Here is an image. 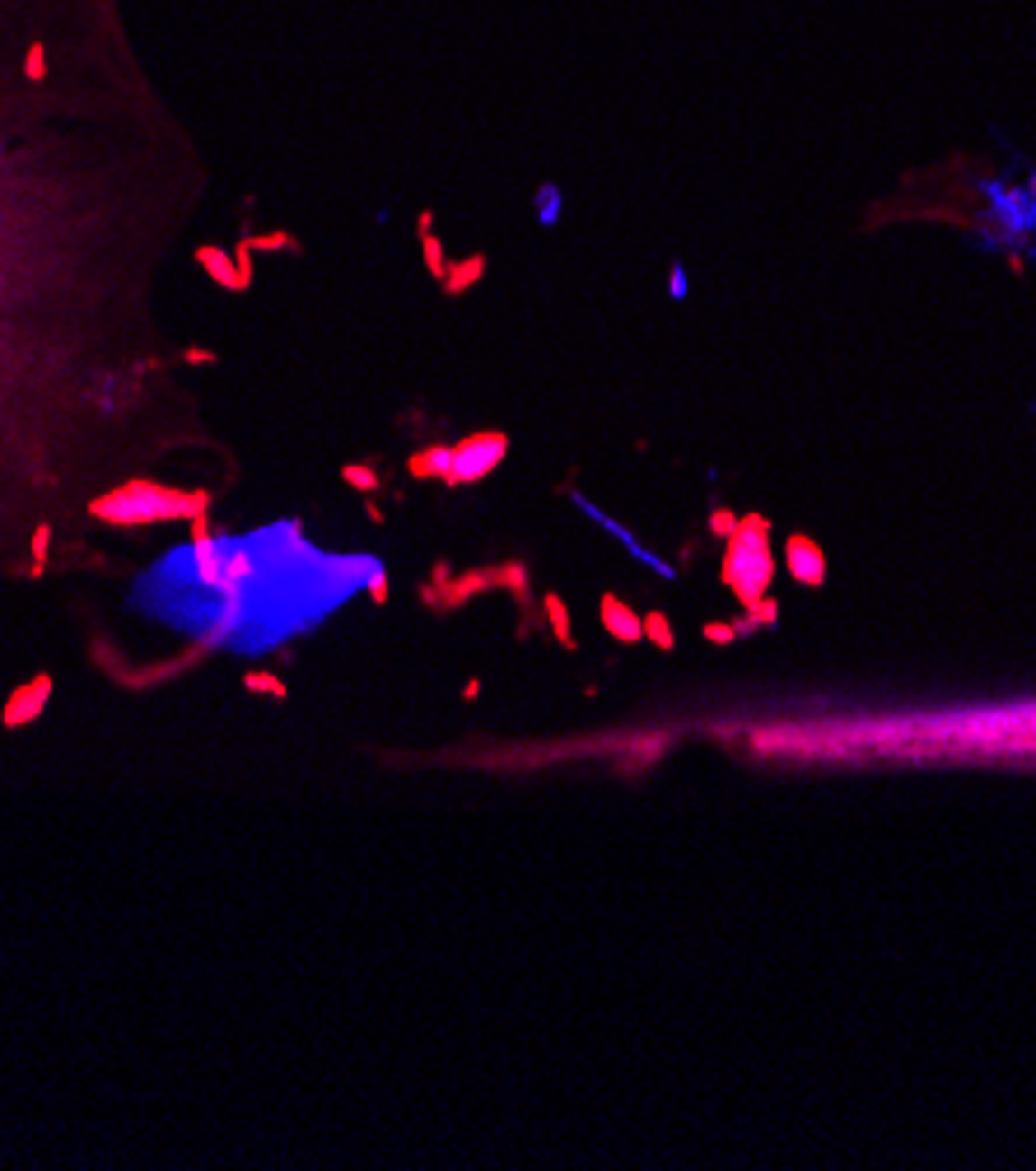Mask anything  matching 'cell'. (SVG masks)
I'll list each match as a JSON object with an SVG mask.
<instances>
[{"instance_id": "obj_3", "label": "cell", "mask_w": 1036, "mask_h": 1171, "mask_svg": "<svg viewBox=\"0 0 1036 1171\" xmlns=\"http://www.w3.org/2000/svg\"><path fill=\"white\" fill-rule=\"evenodd\" d=\"M789 565L803 584H822V575H826L822 551H813V541H803V537H789Z\"/></svg>"}, {"instance_id": "obj_2", "label": "cell", "mask_w": 1036, "mask_h": 1171, "mask_svg": "<svg viewBox=\"0 0 1036 1171\" xmlns=\"http://www.w3.org/2000/svg\"><path fill=\"white\" fill-rule=\"evenodd\" d=\"M159 103L122 0H0V122L117 117Z\"/></svg>"}, {"instance_id": "obj_1", "label": "cell", "mask_w": 1036, "mask_h": 1171, "mask_svg": "<svg viewBox=\"0 0 1036 1171\" xmlns=\"http://www.w3.org/2000/svg\"><path fill=\"white\" fill-rule=\"evenodd\" d=\"M205 196L173 108L0 122V584L215 500L229 449L164 327Z\"/></svg>"}]
</instances>
